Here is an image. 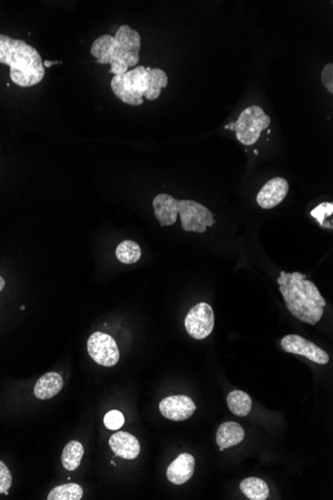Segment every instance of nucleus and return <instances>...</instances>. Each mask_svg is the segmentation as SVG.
<instances>
[{"label":"nucleus","mask_w":333,"mask_h":500,"mask_svg":"<svg viewBox=\"0 0 333 500\" xmlns=\"http://www.w3.org/2000/svg\"><path fill=\"white\" fill-rule=\"evenodd\" d=\"M280 291L287 310L304 323L314 326L320 321L327 305L318 287L299 272H280L278 279Z\"/></svg>","instance_id":"obj_1"},{"label":"nucleus","mask_w":333,"mask_h":500,"mask_svg":"<svg viewBox=\"0 0 333 500\" xmlns=\"http://www.w3.org/2000/svg\"><path fill=\"white\" fill-rule=\"evenodd\" d=\"M141 35L129 25H121L114 37L104 34L93 42L91 54L99 64H110L114 75L127 72L140 60Z\"/></svg>","instance_id":"obj_2"},{"label":"nucleus","mask_w":333,"mask_h":500,"mask_svg":"<svg viewBox=\"0 0 333 500\" xmlns=\"http://www.w3.org/2000/svg\"><path fill=\"white\" fill-rule=\"evenodd\" d=\"M0 63L11 67V79L20 87H32L43 80L45 68L39 52L20 39L0 34Z\"/></svg>","instance_id":"obj_3"},{"label":"nucleus","mask_w":333,"mask_h":500,"mask_svg":"<svg viewBox=\"0 0 333 500\" xmlns=\"http://www.w3.org/2000/svg\"><path fill=\"white\" fill-rule=\"evenodd\" d=\"M156 219L161 226L169 227L181 216L184 231L204 233L215 224L214 215L204 205L193 200H178L169 194H159L153 200Z\"/></svg>","instance_id":"obj_4"},{"label":"nucleus","mask_w":333,"mask_h":500,"mask_svg":"<svg viewBox=\"0 0 333 500\" xmlns=\"http://www.w3.org/2000/svg\"><path fill=\"white\" fill-rule=\"evenodd\" d=\"M150 75V67L137 66L123 74L114 75L111 80V88L114 96L124 103L141 105L149 89Z\"/></svg>","instance_id":"obj_5"},{"label":"nucleus","mask_w":333,"mask_h":500,"mask_svg":"<svg viewBox=\"0 0 333 500\" xmlns=\"http://www.w3.org/2000/svg\"><path fill=\"white\" fill-rule=\"evenodd\" d=\"M271 119L263 108L254 105L245 108L235 122V132L240 143L252 146L259 141L261 132L269 128Z\"/></svg>","instance_id":"obj_6"},{"label":"nucleus","mask_w":333,"mask_h":500,"mask_svg":"<svg viewBox=\"0 0 333 500\" xmlns=\"http://www.w3.org/2000/svg\"><path fill=\"white\" fill-rule=\"evenodd\" d=\"M88 354L96 364L103 367H114L119 362L120 352L117 343L108 334L95 331L87 342Z\"/></svg>","instance_id":"obj_7"},{"label":"nucleus","mask_w":333,"mask_h":500,"mask_svg":"<svg viewBox=\"0 0 333 500\" xmlns=\"http://www.w3.org/2000/svg\"><path fill=\"white\" fill-rule=\"evenodd\" d=\"M189 335L195 340H204L211 335L215 327V315L211 305L200 303L189 310L185 319Z\"/></svg>","instance_id":"obj_8"},{"label":"nucleus","mask_w":333,"mask_h":500,"mask_svg":"<svg viewBox=\"0 0 333 500\" xmlns=\"http://www.w3.org/2000/svg\"><path fill=\"white\" fill-rule=\"evenodd\" d=\"M282 348L290 354L304 355L315 364H327L329 355L322 348L299 335H287L282 340Z\"/></svg>","instance_id":"obj_9"},{"label":"nucleus","mask_w":333,"mask_h":500,"mask_svg":"<svg viewBox=\"0 0 333 500\" xmlns=\"http://www.w3.org/2000/svg\"><path fill=\"white\" fill-rule=\"evenodd\" d=\"M159 409L165 418L183 421L193 416L197 407L188 395H171L160 402Z\"/></svg>","instance_id":"obj_10"},{"label":"nucleus","mask_w":333,"mask_h":500,"mask_svg":"<svg viewBox=\"0 0 333 500\" xmlns=\"http://www.w3.org/2000/svg\"><path fill=\"white\" fill-rule=\"evenodd\" d=\"M290 186L287 180L276 177L264 185L257 196V202L263 209H273L285 200L289 193Z\"/></svg>","instance_id":"obj_11"},{"label":"nucleus","mask_w":333,"mask_h":500,"mask_svg":"<svg viewBox=\"0 0 333 500\" xmlns=\"http://www.w3.org/2000/svg\"><path fill=\"white\" fill-rule=\"evenodd\" d=\"M195 459L192 454H181L167 469V478L170 482L182 485L190 480L195 471Z\"/></svg>","instance_id":"obj_12"},{"label":"nucleus","mask_w":333,"mask_h":500,"mask_svg":"<svg viewBox=\"0 0 333 500\" xmlns=\"http://www.w3.org/2000/svg\"><path fill=\"white\" fill-rule=\"evenodd\" d=\"M109 445L116 456L124 459H135L140 454V442L134 435L125 431H119L112 435Z\"/></svg>","instance_id":"obj_13"},{"label":"nucleus","mask_w":333,"mask_h":500,"mask_svg":"<svg viewBox=\"0 0 333 500\" xmlns=\"http://www.w3.org/2000/svg\"><path fill=\"white\" fill-rule=\"evenodd\" d=\"M64 381L56 371H49L37 381L34 386V395L37 399L45 400L55 397L62 390Z\"/></svg>","instance_id":"obj_14"},{"label":"nucleus","mask_w":333,"mask_h":500,"mask_svg":"<svg viewBox=\"0 0 333 500\" xmlns=\"http://www.w3.org/2000/svg\"><path fill=\"white\" fill-rule=\"evenodd\" d=\"M245 430L240 424L233 421H226L219 426L217 431V443L219 450L230 449L244 440Z\"/></svg>","instance_id":"obj_15"},{"label":"nucleus","mask_w":333,"mask_h":500,"mask_svg":"<svg viewBox=\"0 0 333 500\" xmlns=\"http://www.w3.org/2000/svg\"><path fill=\"white\" fill-rule=\"evenodd\" d=\"M243 494L250 500H266L269 495V485L259 478H247L240 485Z\"/></svg>","instance_id":"obj_16"},{"label":"nucleus","mask_w":333,"mask_h":500,"mask_svg":"<svg viewBox=\"0 0 333 500\" xmlns=\"http://www.w3.org/2000/svg\"><path fill=\"white\" fill-rule=\"evenodd\" d=\"M229 409L238 416H247L252 411V402L247 393L242 390H233L226 397Z\"/></svg>","instance_id":"obj_17"},{"label":"nucleus","mask_w":333,"mask_h":500,"mask_svg":"<svg viewBox=\"0 0 333 500\" xmlns=\"http://www.w3.org/2000/svg\"><path fill=\"white\" fill-rule=\"evenodd\" d=\"M83 454L84 447L81 443L76 442V440L68 442L64 449H63L62 456H61L62 466L67 471H75V469L79 468Z\"/></svg>","instance_id":"obj_18"},{"label":"nucleus","mask_w":333,"mask_h":500,"mask_svg":"<svg viewBox=\"0 0 333 500\" xmlns=\"http://www.w3.org/2000/svg\"><path fill=\"white\" fill-rule=\"evenodd\" d=\"M141 256L140 246L134 241H123L116 249V257L123 264H135L140 260Z\"/></svg>","instance_id":"obj_19"},{"label":"nucleus","mask_w":333,"mask_h":500,"mask_svg":"<svg viewBox=\"0 0 333 500\" xmlns=\"http://www.w3.org/2000/svg\"><path fill=\"white\" fill-rule=\"evenodd\" d=\"M168 75L160 68H151L150 84L145 98L149 101H154L159 98L162 89L168 86Z\"/></svg>","instance_id":"obj_20"},{"label":"nucleus","mask_w":333,"mask_h":500,"mask_svg":"<svg viewBox=\"0 0 333 500\" xmlns=\"http://www.w3.org/2000/svg\"><path fill=\"white\" fill-rule=\"evenodd\" d=\"M83 496V489L76 483L59 485L51 490L48 500H80Z\"/></svg>","instance_id":"obj_21"},{"label":"nucleus","mask_w":333,"mask_h":500,"mask_svg":"<svg viewBox=\"0 0 333 500\" xmlns=\"http://www.w3.org/2000/svg\"><path fill=\"white\" fill-rule=\"evenodd\" d=\"M332 214H333V204L323 202L320 204L318 207L314 208L311 212L314 219L318 222L322 228H329L332 230Z\"/></svg>","instance_id":"obj_22"},{"label":"nucleus","mask_w":333,"mask_h":500,"mask_svg":"<svg viewBox=\"0 0 333 500\" xmlns=\"http://www.w3.org/2000/svg\"><path fill=\"white\" fill-rule=\"evenodd\" d=\"M125 418L121 412L110 411L104 416V424L110 430H118L124 426Z\"/></svg>","instance_id":"obj_23"},{"label":"nucleus","mask_w":333,"mask_h":500,"mask_svg":"<svg viewBox=\"0 0 333 500\" xmlns=\"http://www.w3.org/2000/svg\"><path fill=\"white\" fill-rule=\"evenodd\" d=\"M13 485V475L4 461H0V494H8Z\"/></svg>","instance_id":"obj_24"},{"label":"nucleus","mask_w":333,"mask_h":500,"mask_svg":"<svg viewBox=\"0 0 333 500\" xmlns=\"http://www.w3.org/2000/svg\"><path fill=\"white\" fill-rule=\"evenodd\" d=\"M321 80H322L323 85H325V88L330 93H333V64L328 63L323 68L322 72H321Z\"/></svg>","instance_id":"obj_25"},{"label":"nucleus","mask_w":333,"mask_h":500,"mask_svg":"<svg viewBox=\"0 0 333 500\" xmlns=\"http://www.w3.org/2000/svg\"><path fill=\"white\" fill-rule=\"evenodd\" d=\"M58 63H58V61L46 60V61H44L43 66H44V68L45 67L49 68V67H51L52 65H55V64H58Z\"/></svg>","instance_id":"obj_26"},{"label":"nucleus","mask_w":333,"mask_h":500,"mask_svg":"<svg viewBox=\"0 0 333 500\" xmlns=\"http://www.w3.org/2000/svg\"><path fill=\"white\" fill-rule=\"evenodd\" d=\"M4 287H6V281H4V279L0 276V291L4 290Z\"/></svg>","instance_id":"obj_27"},{"label":"nucleus","mask_w":333,"mask_h":500,"mask_svg":"<svg viewBox=\"0 0 333 500\" xmlns=\"http://www.w3.org/2000/svg\"><path fill=\"white\" fill-rule=\"evenodd\" d=\"M226 129H231L235 131V122H231L230 124L226 125Z\"/></svg>","instance_id":"obj_28"}]
</instances>
